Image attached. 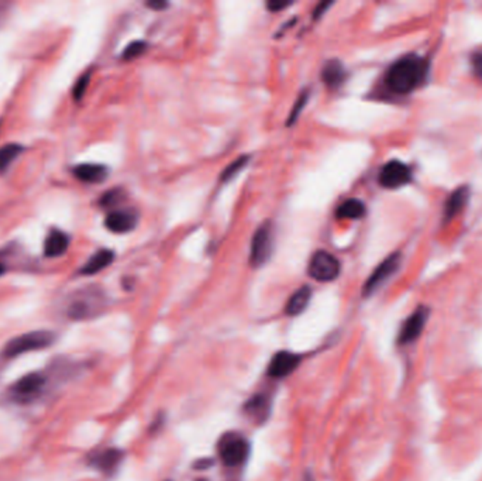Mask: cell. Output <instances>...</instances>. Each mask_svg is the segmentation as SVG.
<instances>
[{
    "label": "cell",
    "instance_id": "8",
    "mask_svg": "<svg viewBox=\"0 0 482 481\" xmlns=\"http://www.w3.org/2000/svg\"><path fill=\"white\" fill-rule=\"evenodd\" d=\"M413 174L409 166L399 161V159H391L380 171L378 181L381 186L387 190H398L412 182Z\"/></svg>",
    "mask_w": 482,
    "mask_h": 481
},
{
    "label": "cell",
    "instance_id": "19",
    "mask_svg": "<svg viewBox=\"0 0 482 481\" xmlns=\"http://www.w3.org/2000/svg\"><path fill=\"white\" fill-rule=\"evenodd\" d=\"M312 298V289L309 287H302L298 291L293 292V295L289 298L286 306H285V312L289 316H298L301 315L309 305Z\"/></svg>",
    "mask_w": 482,
    "mask_h": 481
},
{
    "label": "cell",
    "instance_id": "10",
    "mask_svg": "<svg viewBox=\"0 0 482 481\" xmlns=\"http://www.w3.org/2000/svg\"><path fill=\"white\" fill-rule=\"evenodd\" d=\"M428 319V308L426 306H419L415 309V312L405 320V324L402 325L399 336H398V343L399 344H409L419 339L422 335L426 322Z\"/></svg>",
    "mask_w": 482,
    "mask_h": 481
},
{
    "label": "cell",
    "instance_id": "1",
    "mask_svg": "<svg viewBox=\"0 0 482 481\" xmlns=\"http://www.w3.org/2000/svg\"><path fill=\"white\" fill-rule=\"evenodd\" d=\"M428 69V61L424 57L408 54L389 67L385 85L396 95H408L426 82Z\"/></svg>",
    "mask_w": 482,
    "mask_h": 481
},
{
    "label": "cell",
    "instance_id": "21",
    "mask_svg": "<svg viewBox=\"0 0 482 481\" xmlns=\"http://www.w3.org/2000/svg\"><path fill=\"white\" fill-rule=\"evenodd\" d=\"M367 212L365 203L360 199H347L336 210L338 219H361Z\"/></svg>",
    "mask_w": 482,
    "mask_h": 481
},
{
    "label": "cell",
    "instance_id": "32",
    "mask_svg": "<svg viewBox=\"0 0 482 481\" xmlns=\"http://www.w3.org/2000/svg\"><path fill=\"white\" fill-rule=\"evenodd\" d=\"M303 481H314V478L312 477V474L310 473H308L306 476H305V478H303Z\"/></svg>",
    "mask_w": 482,
    "mask_h": 481
},
{
    "label": "cell",
    "instance_id": "6",
    "mask_svg": "<svg viewBox=\"0 0 482 481\" xmlns=\"http://www.w3.org/2000/svg\"><path fill=\"white\" fill-rule=\"evenodd\" d=\"M45 377L40 372H30L27 376L19 379L10 388V398L19 404L32 403L33 399L40 396L44 391Z\"/></svg>",
    "mask_w": 482,
    "mask_h": 481
},
{
    "label": "cell",
    "instance_id": "3",
    "mask_svg": "<svg viewBox=\"0 0 482 481\" xmlns=\"http://www.w3.org/2000/svg\"><path fill=\"white\" fill-rule=\"evenodd\" d=\"M54 340H56V336H54L52 332H48V331L29 332L8 342L2 355L6 359H14L24 353L47 349V347H49L54 343Z\"/></svg>",
    "mask_w": 482,
    "mask_h": 481
},
{
    "label": "cell",
    "instance_id": "27",
    "mask_svg": "<svg viewBox=\"0 0 482 481\" xmlns=\"http://www.w3.org/2000/svg\"><path fill=\"white\" fill-rule=\"evenodd\" d=\"M471 67L474 75L482 79V51H477L471 56Z\"/></svg>",
    "mask_w": 482,
    "mask_h": 481
},
{
    "label": "cell",
    "instance_id": "5",
    "mask_svg": "<svg viewBox=\"0 0 482 481\" xmlns=\"http://www.w3.org/2000/svg\"><path fill=\"white\" fill-rule=\"evenodd\" d=\"M341 264L329 251L319 250L316 251L308 265V274L320 282H330L334 281L340 276Z\"/></svg>",
    "mask_w": 482,
    "mask_h": 481
},
{
    "label": "cell",
    "instance_id": "29",
    "mask_svg": "<svg viewBox=\"0 0 482 481\" xmlns=\"http://www.w3.org/2000/svg\"><path fill=\"white\" fill-rule=\"evenodd\" d=\"M292 3L289 2H268L266 3V9L270 12H281L282 9L289 8Z\"/></svg>",
    "mask_w": 482,
    "mask_h": 481
},
{
    "label": "cell",
    "instance_id": "7",
    "mask_svg": "<svg viewBox=\"0 0 482 481\" xmlns=\"http://www.w3.org/2000/svg\"><path fill=\"white\" fill-rule=\"evenodd\" d=\"M274 233L270 222L262 223L254 233L251 240V250H250V262L254 267L264 265L270 260L273 254L274 246Z\"/></svg>",
    "mask_w": 482,
    "mask_h": 481
},
{
    "label": "cell",
    "instance_id": "9",
    "mask_svg": "<svg viewBox=\"0 0 482 481\" xmlns=\"http://www.w3.org/2000/svg\"><path fill=\"white\" fill-rule=\"evenodd\" d=\"M402 261V256L400 253H392L391 256H388L377 269L374 270V273L369 276V278L367 280V282L364 284L363 288V295L364 297H369L372 293L377 291L387 280H389L399 269Z\"/></svg>",
    "mask_w": 482,
    "mask_h": 481
},
{
    "label": "cell",
    "instance_id": "24",
    "mask_svg": "<svg viewBox=\"0 0 482 481\" xmlns=\"http://www.w3.org/2000/svg\"><path fill=\"white\" fill-rule=\"evenodd\" d=\"M147 49V44L144 41H134L126 47L123 51V60H134L144 54V51Z\"/></svg>",
    "mask_w": 482,
    "mask_h": 481
},
{
    "label": "cell",
    "instance_id": "13",
    "mask_svg": "<svg viewBox=\"0 0 482 481\" xmlns=\"http://www.w3.org/2000/svg\"><path fill=\"white\" fill-rule=\"evenodd\" d=\"M124 454L119 449H104L91 458V465L104 474H112L123 462Z\"/></svg>",
    "mask_w": 482,
    "mask_h": 481
},
{
    "label": "cell",
    "instance_id": "4",
    "mask_svg": "<svg viewBox=\"0 0 482 481\" xmlns=\"http://www.w3.org/2000/svg\"><path fill=\"white\" fill-rule=\"evenodd\" d=\"M220 460L227 467H238L250 456V442L240 434H226L218 443Z\"/></svg>",
    "mask_w": 482,
    "mask_h": 481
},
{
    "label": "cell",
    "instance_id": "25",
    "mask_svg": "<svg viewBox=\"0 0 482 481\" xmlns=\"http://www.w3.org/2000/svg\"><path fill=\"white\" fill-rule=\"evenodd\" d=\"M308 99H309V93H308V92H302L301 96L298 98L297 103H295V106H293L292 111H290V115H289V119H288V126H292L295 122H297V119L299 118L302 109L305 108V104H306Z\"/></svg>",
    "mask_w": 482,
    "mask_h": 481
},
{
    "label": "cell",
    "instance_id": "30",
    "mask_svg": "<svg viewBox=\"0 0 482 481\" xmlns=\"http://www.w3.org/2000/svg\"><path fill=\"white\" fill-rule=\"evenodd\" d=\"M330 6H332V3H330V2H321V3H319V5L316 6V9H314L313 19H319L320 16H323L325 10H326V9H329Z\"/></svg>",
    "mask_w": 482,
    "mask_h": 481
},
{
    "label": "cell",
    "instance_id": "31",
    "mask_svg": "<svg viewBox=\"0 0 482 481\" xmlns=\"http://www.w3.org/2000/svg\"><path fill=\"white\" fill-rule=\"evenodd\" d=\"M147 6L150 9H152V10H163V9H165L168 6V3H165V2H155V0H151V2L147 3Z\"/></svg>",
    "mask_w": 482,
    "mask_h": 481
},
{
    "label": "cell",
    "instance_id": "18",
    "mask_svg": "<svg viewBox=\"0 0 482 481\" xmlns=\"http://www.w3.org/2000/svg\"><path fill=\"white\" fill-rule=\"evenodd\" d=\"M73 175L84 182L99 183L107 178L109 171L100 164H79L73 168Z\"/></svg>",
    "mask_w": 482,
    "mask_h": 481
},
{
    "label": "cell",
    "instance_id": "23",
    "mask_svg": "<svg viewBox=\"0 0 482 481\" xmlns=\"http://www.w3.org/2000/svg\"><path fill=\"white\" fill-rule=\"evenodd\" d=\"M249 164V157L247 155H243V157H238L236 161H233L222 174L220 177V181L222 182H227L230 181L231 178H234L238 172L243 171V168Z\"/></svg>",
    "mask_w": 482,
    "mask_h": 481
},
{
    "label": "cell",
    "instance_id": "22",
    "mask_svg": "<svg viewBox=\"0 0 482 481\" xmlns=\"http://www.w3.org/2000/svg\"><path fill=\"white\" fill-rule=\"evenodd\" d=\"M21 151L23 146L20 144H8L0 148V172H5Z\"/></svg>",
    "mask_w": 482,
    "mask_h": 481
},
{
    "label": "cell",
    "instance_id": "26",
    "mask_svg": "<svg viewBox=\"0 0 482 481\" xmlns=\"http://www.w3.org/2000/svg\"><path fill=\"white\" fill-rule=\"evenodd\" d=\"M89 81H91V74H89V72L85 74V75H82V76H80V78L78 79V82H76V85H75V88H73V98H75L76 100H79L80 98H82V96L85 95L87 88H88V85H89Z\"/></svg>",
    "mask_w": 482,
    "mask_h": 481
},
{
    "label": "cell",
    "instance_id": "12",
    "mask_svg": "<svg viewBox=\"0 0 482 481\" xmlns=\"http://www.w3.org/2000/svg\"><path fill=\"white\" fill-rule=\"evenodd\" d=\"M139 223V215L137 212L130 210V209H123V210H115L111 212L109 215L104 219V226L107 230H111L117 234L128 233Z\"/></svg>",
    "mask_w": 482,
    "mask_h": 481
},
{
    "label": "cell",
    "instance_id": "2",
    "mask_svg": "<svg viewBox=\"0 0 482 481\" xmlns=\"http://www.w3.org/2000/svg\"><path fill=\"white\" fill-rule=\"evenodd\" d=\"M106 306V297L100 289L87 288L71 298L67 313L71 319L84 320L97 316Z\"/></svg>",
    "mask_w": 482,
    "mask_h": 481
},
{
    "label": "cell",
    "instance_id": "17",
    "mask_svg": "<svg viewBox=\"0 0 482 481\" xmlns=\"http://www.w3.org/2000/svg\"><path fill=\"white\" fill-rule=\"evenodd\" d=\"M115 260V253L112 250L102 249L96 251L88 261L87 264L80 269V274L84 276H93L100 273L106 267H109Z\"/></svg>",
    "mask_w": 482,
    "mask_h": 481
},
{
    "label": "cell",
    "instance_id": "11",
    "mask_svg": "<svg viewBox=\"0 0 482 481\" xmlns=\"http://www.w3.org/2000/svg\"><path fill=\"white\" fill-rule=\"evenodd\" d=\"M301 363V356L297 353L290 352H278L274 355V357L268 366V376L271 379H285L298 368Z\"/></svg>",
    "mask_w": 482,
    "mask_h": 481
},
{
    "label": "cell",
    "instance_id": "28",
    "mask_svg": "<svg viewBox=\"0 0 482 481\" xmlns=\"http://www.w3.org/2000/svg\"><path fill=\"white\" fill-rule=\"evenodd\" d=\"M119 195H120V192H117V191H111L109 194H106V195L102 198V205H103V206L116 205V202H117V199H119Z\"/></svg>",
    "mask_w": 482,
    "mask_h": 481
},
{
    "label": "cell",
    "instance_id": "16",
    "mask_svg": "<svg viewBox=\"0 0 482 481\" xmlns=\"http://www.w3.org/2000/svg\"><path fill=\"white\" fill-rule=\"evenodd\" d=\"M244 412L255 422H264L271 412L270 398L264 394H257L251 396L244 405Z\"/></svg>",
    "mask_w": 482,
    "mask_h": 481
},
{
    "label": "cell",
    "instance_id": "15",
    "mask_svg": "<svg viewBox=\"0 0 482 481\" xmlns=\"http://www.w3.org/2000/svg\"><path fill=\"white\" fill-rule=\"evenodd\" d=\"M68 247H69V236L62 230L52 229L45 238L44 254L48 258L61 257L62 254L67 253Z\"/></svg>",
    "mask_w": 482,
    "mask_h": 481
},
{
    "label": "cell",
    "instance_id": "33",
    "mask_svg": "<svg viewBox=\"0 0 482 481\" xmlns=\"http://www.w3.org/2000/svg\"><path fill=\"white\" fill-rule=\"evenodd\" d=\"M5 273V265L2 264V262H0V276H2Z\"/></svg>",
    "mask_w": 482,
    "mask_h": 481
},
{
    "label": "cell",
    "instance_id": "20",
    "mask_svg": "<svg viewBox=\"0 0 482 481\" xmlns=\"http://www.w3.org/2000/svg\"><path fill=\"white\" fill-rule=\"evenodd\" d=\"M344 78L345 71L338 60H330L329 63H326L323 69H321V79H323V82L332 89L338 88L344 82Z\"/></svg>",
    "mask_w": 482,
    "mask_h": 481
},
{
    "label": "cell",
    "instance_id": "14",
    "mask_svg": "<svg viewBox=\"0 0 482 481\" xmlns=\"http://www.w3.org/2000/svg\"><path fill=\"white\" fill-rule=\"evenodd\" d=\"M470 199V188L467 185L460 186L447 198L443 209V223L451 222L466 208Z\"/></svg>",
    "mask_w": 482,
    "mask_h": 481
}]
</instances>
